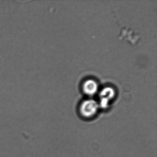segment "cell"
<instances>
[{"label": "cell", "instance_id": "cell-1", "mask_svg": "<svg viewBox=\"0 0 157 157\" xmlns=\"http://www.w3.org/2000/svg\"><path fill=\"white\" fill-rule=\"evenodd\" d=\"M99 106V105L94 100H86L81 105L80 113L85 118H91L97 113Z\"/></svg>", "mask_w": 157, "mask_h": 157}, {"label": "cell", "instance_id": "cell-2", "mask_svg": "<svg viewBox=\"0 0 157 157\" xmlns=\"http://www.w3.org/2000/svg\"><path fill=\"white\" fill-rule=\"evenodd\" d=\"M115 92L113 89L110 87L104 88L100 93V107L102 108H107L109 101L114 96Z\"/></svg>", "mask_w": 157, "mask_h": 157}, {"label": "cell", "instance_id": "cell-3", "mask_svg": "<svg viewBox=\"0 0 157 157\" xmlns=\"http://www.w3.org/2000/svg\"><path fill=\"white\" fill-rule=\"evenodd\" d=\"M83 90L88 95H94L98 90V85L94 81L88 80L84 82L83 86Z\"/></svg>", "mask_w": 157, "mask_h": 157}]
</instances>
